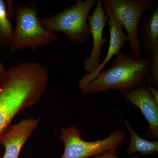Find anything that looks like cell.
I'll return each mask as SVG.
<instances>
[{"label": "cell", "instance_id": "13", "mask_svg": "<svg viewBox=\"0 0 158 158\" xmlns=\"http://www.w3.org/2000/svg\"><path fill=\"white\" fill-rule=\"evenodd\" d=\"M13 30L6 3L3 0H0V44L9 45Z\"/></svg>", "mask_w": 158, "mask_h": 158}, {"label": "cell", "instance_id": "15", "mask_svg": "<svg viewBox=\"0 0 158 158\" xmlns=\"http://www.w3.org/2000/svg\"><path fill=\"white\" fill-rule=\"evenodd\" d=\"M92 158H120L116 156V149H110L94 156ZM131 158H140V155L134 156Z\"/></svg>", "mask_w": 158, "mask_h": 158}, {"label": "cell", "instance_id": "8", "mask_svg": "<svg viewBox=\"0 0 158 158\" xmlns=\"http://www.w3.org/2000/svg\"><path fill=\"white\" fill-rule=\"evenodd\" d=\"M124 98L141 110L148 123L147 137L153 141H158V103L151 94L147 86L124 94Z\"/></svg>", "mask_w": 158, "mask_h": 158}, {"label": "cell", "instance_id": "10", "mask_svg": "<svg viewBox=\"0 0 158 158\" xmlns=\"http://www.w3.org/2000/svg\"><path fill=\"white\" fill-rule=\"evenodd\" d=\"M103 4L107 15L110 17V20L108 22V28L110 33V44L108 53L104 60L101 63L98 68L93 72L85 75L80 80L79 87L80 89L96 79L104 68L106 64L111 61L112 58L121 52V49L124 43L128 41L127 35L123 31L121 25L113 17L108 6L104 4Z\"/></svg>", "mask_w": 158, "mask_h": 158}, {"label": "cell", "instance_id": "4", "mask_svg": "<svg viewBox=\"0 0 158 158\" xmlns=\"http://www.w3.org/2000/svg\"><path fill=\"white\" fill-rule=\"evenodd\" d=\"M98 0H77L69 8L47 18H39L43 27L49 32H62L69 42L83 44L90 37L88 17Z\"/></svg>", "mask_w": 158, "mask_h": 158}, {"label": "cell", "instance_id": "7", "mask_svg": "<svg viewBox=\"0 0 158 158\" xmlns=\"http://www.w3.org/2000/svg\"><path fill=\"white\" fill-rule=\"evenodd\" d=\"M105 12L102 2L98 0L93 14L88 16V25L93 37V47L90 57L83 62L84 69L88 73L94 71L101 63L102 47L106 42V38L103 37V33L106 23L110 20Z\"/></svg>", "mask_w": 158, "mask_h": 158}, {"label": "cell", "instance_id": "5", "mask_svg": "<svg viewBox=\"0 0 158 158\" xmlns=\"http://www.w3.org/2000/svg\"><path fill=\"white\" fill-rule=\"evenodd\" d=\"M126 138L121 130L116 129L107 138L94 141H85L80 129L73 125L61 130L60 139L64 145V152L59 158H88L110 149L119 148Z\"/></svg>", "mask_w": 158, "mask_h": 158}, {"label": "cell", "instance_id": "12", "mask_svg": "<svg viewBox=\"0 0 158 158\" xmlns=\"http://www.w3.org/2000/svg\"><path fill=\"white\" fill-rule=\"evenodd\" d=\"M124 123L128 130L130 142L127 148L128 154L139 152L140 155L153 154L158 151V141H148L141 138L135 131L131 126L123 117Z\"/></svg>", "mask_w": 158, "mask_h": 158}, {"label": "cell", "instance_id": "9", "mask_svg": "<svg viewBox=\"0 0 158 158\" xmlns=\"http://www.w3.org/2000/svg\"><path fill=\"white\" fill-rule=\"evenodd\" d=\"M40 120L39 117L25 118L11 125L2 140V145L5 148L2 158H19L22 148L38 127Z\"/></svg>", "mask_w": 158, "mask_h": 158}, {"label": "cell", "instance_id": "11", "mask_svg": "<svg viewBox=\"0 0 158 158\" xmlns=\"http://www.w3.org/2000/svg\"><path fill=\"white\" fill-rule=\"evenodd\" d=\"M141 42L147 53H150L154 47L158 44V5L141 26Z\"/></svg>", "mask_w": 158, "mask_h": 158}, {"label": "cell", "instance_id": "3", "mask_svg": "<svg viewBox=\"0 0 158 158\" xmlns=\"http://www.w3.org/2000/svg\"><path fill=\"white\" fill-rule=\"evenodd\" d=\"M38 12L39 8L34 2L16 4L15 6L16 24L9 45L11 52L26 48L36 52L39 48L47 47L59 39L58 35L47 31L41 26Z\"/></svg>", "mask_w": 158, "mask_h": 158}, {"label": "cell", "instance_id": "6", "mask_svg": "<svg viewBox=\"0 0 158 158\" xmlns=\"http://www.w3.org/2000/svg\"><path fill=\"white\" fill-rule=\"evenodd\" d=\"M113 17L125 29L131 45L130 54L135 59H142L138 36V28L142 15L154 8L152 0H103Z\"/></svg>", "mask_w": 158, "mask_h": 158}, {"label": "cell", "instance_id": "17", "mask_svg": "<svg viewBox=\"0 0 158 158\" xmlns=\"http://www.w3.org/2000/svg\"><path fill=\"white\" fill-rule=\"evenodd\" d=\"M6 71H7V70L0 60V81L2 80L3 77L6 74Z\"/></svg>", "mask_w": 158, "mask_h": 158}, {"label": "cell", "instance_id": "14", "mask_svg": "<svg viewBox=\"0 0 158 158\" xmlns=\"http://www.w3.org/2000/svg\"><path fill=\"white\" fill-rule=\"evenodd\" d=\"M150 54H151V58L152 59V68L148 77V83L149 84V86L158 90V44L154 47Z\"/></svg>", "mask_w": 158, "mask_h": 158}, {"label": "cell", "instance_id": "1", "mask_svg": "<svg viewBox=\"0 0 158 158\" xmlns=\"http://www.w3.org/2000/svg\"><path fill=\"white\" fill-rule=\"evenodd\" d=\"M48 81L47 71L38 62H23L7 70L0 81V149L13 118L40 99Z\"/></svg>", "mask_w": 158, "mask_h": 158}, {"label": "cell", "instance_id": "2", "mask_svg": "<svg viewBox=\"0 0 158 158\" xmlns=\"http://www.w3.org/2000/svg\"><path fill=\"white\" fill-rule=\"evenodd\" d=\"M152 59H136L130 54L120 52L110 68L81 89L82 95L111 90L126 94L147 86L152 68Z\"/></svg>", "mask_w": 158, "mask_h": 158}, {"label": "cell", "instance_id": "16", "mask_svg": "<svg viewBox=\"0 0 158 158\" xmlns=\"http://www.w3.org/2000/svg\"><path fill=\"white\" fill-rule=\"evenodd\" d=\"M147 88L149 92H150L151 94L154 98L155 100L158 103V91L156 88H153V87H151V86H147Z\"/></svg>", "mask_w": 158, "mask_h": 158}]
</instances>
